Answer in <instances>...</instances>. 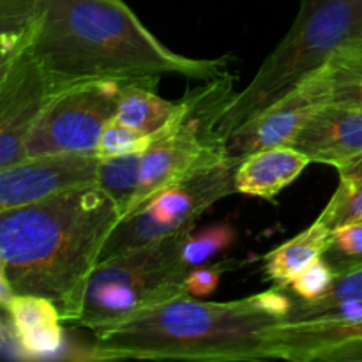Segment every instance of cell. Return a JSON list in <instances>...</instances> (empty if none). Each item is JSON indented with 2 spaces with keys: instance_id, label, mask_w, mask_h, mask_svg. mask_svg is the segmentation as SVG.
<instances>
[{
  "instance_id": "6da1fadb",
  "label": "cell",
  "mask_w": 362,
  "mask_h": 362,
  "mask_svg": "<svg viewBox=\"0 0 362 362\" xmlns=\"http://www.w3.org/2000/svg\"><path fill=\"white\" fill-rule=\"evenodd\" d=\"M120 219L99 184L0 211L2 304L16 293L46 297L64 324H76L88 279Z\"/></svg>"
},
{
  "instance_id": "7a4b0ae2",
  "label": "cell",
  "mask_w": 362,
  "mask_h": 362,
  "mask_svg": "<svg viewBox=\"0 0 362 362\" xmlns=\"http://www.w3.org/2000/svg\"><path fill=\"white\" fill-rule=\"evenodd\" d=\"M32 53L60 92L74 85L214 80L226 59H193L163 45L122 0H39Z\"/></svg>"
},
{
  "instance_id": "3957f363",
  "label": "cell",
  "mask_w": 362,
  "mask_h": 362,
  "mask_svg": "<svg viewBox=\"0 0 362 362\" xmlns=\"http://www.w3.org/2000/svg\"><path fill=\"white\" fill-rule=\"evenodd\" d=\"M292 306L293 300L276 286L228 303L180 296L95 329L90 359H269V332L288 317Z\"/></svg>"
},
{
  "instance_id": "277c9868",
  "label": "cell",
  "mask_w": 362,
  "mask_h": 362,
  "mask_svg": "<svg viewBox=\"0 0 362 362\" xmlns=\"http://www.w3.org/2000/svg\"><path fill=\"white\" fill-rule=\"evenodd\" d=\"M362 35V0H303L296 21L250 83L225 105L216 136L225 141L251 119L296 90L349 39Z\"/></svg>"
},
{
  "instance_id": "5b68a950",
  "label": "cell",
  "mask_w": 362,
  "mask_h": 362,
  "mask_svg": "<svg viewBox=\"0 0 362 362\" xmlns=\"http://www.w3.org/2000/svg\"><path fill=\"white\" fill-rule=\"evenodd\" d=\"M193 226L101 262L85 290L78 327L95 331L148 306L189 296L184 246Z\"/></svg>"
},
{
  "instance_id": "8992f818",
  "label": "cell",
  "mask_w": 362,
  "mask_h": 362,
  "mask_svg": "<svg viewBox=\"0 0 362 362\" xmlns=\"http://www.w3.org/2000/svg\"><path fill=\"white\" fill-rule=\"evenodd\" d=\"M235 159H223L158 191L119 221L101 251V262L193 226L205 211L235 193Z\"/></svg>"
},
{
  "instance_id": "52a82bcc",
  "label": "cell",
  "mask_w": 362,
  "mask_h": 362,
  "mask_svg": "<svg viewBox=\"0 0 362 362\" xmlns=\"http://www.w3.org/2000/svg\"><path fill=\"white\" fill-rule=\"evenodd\" d=\"M122 83L101 81L66 88L42 112L25 141V158L98 154L101 134L115 119Z\"/></svg>"
},
{
  "instance_id": "ba28073f",
  "label": "cell",
  "mask_w": 362,
  "mask_h": 362,
  "mask_svg": "<svg viewBox=\"0 0 362 362\" xmlns=\"http://www.w3.org/2000/svg\"><path fill=\"white\" fill-rule=\"evenodd\" d=\"M57 94L32 48L0 64V168L25 158V141Z\"/></svg>"
},
{
  "instance_id": "9c48e42d",
  "label": "cell",
  "mask_w": 362,
  "mask_h": 362,
  "mask_svg": "<svg viewBox=\"0 0 362 362\" xmlns=\"http://www.w3.org/2000/svg\"><path fill=\"white\" fill-rule=\"evenodd\" d=\"M98 154H48L23 158L0 168V211L23 207L55 194L98 184Z\"/></svg>"
},
{
  "instance_id": "30bf717a",
  "label": "cell",
  "mask_w": 362,
  "mask_h": 362,
  "mask_svg": "<svg viewBox=\"0 0 362 362\" xmlns=\"http://www.w3.org/2000/svg\"><path fill=\"white\" fill-rule=\"evenodd\" d=\"M327 103H331V95L322 67L318 73L303 81L296 90L276 101L251 119L246 126L235 131L225 141V152L228 158L240 161L246 156L264 148L290 145L310 117Z\"/></svg>"
},
{
  "instance_id": "8fae6325",
  "label": "cell",
  "mask_w": 362,
  "mask_h": 362,
  "mask_svg": "<svg viewBox=\"0 0 362 362\" xmlns=\"http://www.w3.org/2000/svg\"><path fill=\"white\" fill-rule=\"evenodd\" d=\"M292 147L311 163L338 166L362 154V106L327 103L310 117Z\"/></svg>"
},
{
  "instance_id": "7c38bea8",
  "label": "cell",
  "mask_w": 362,
  "mask_h": 362,
  "mask_svg": "<svg viewBox=\"0 0 362 362\" xmlns=\"http://www.w3.org/2000/svg\"><path fill=\"white\" fill-rule=\"evenodd\" d=\"M311 159L292 145L264 148L240 159L235 166V193L272 202L308 168Z\"/></svg>"
},
{
  "instance_id": "4fadbf2b",
  "label": "cell",
  "mask_w": 362,
  "mask_h": 362,
  "mask_svg": "<svg viewBox=\"0 0 362 362\" xmlns=\"http://www.w3.org/2000/svg\"><path fill=\"white\" fill-rule=\"evenodd\" d=\"M28 359L57 356L64 343L62 315L57 304L46 297L16 293L2 304Z\"/></svg>"
},
{
  "instance_id": "5bb4252c",
  "label": "cell",
  "mask_w": 362,
  "mask_h": 362,
  "mask_svg": "<svg viewBox=\"0 0 362 362\" xmlns=\"http://www.w3.org/2000/svg\"><path fill=\"white\" fill-rule=\"evenodd\" d=\"M332 230L315 221L265 257V274L276 288H288L293 279L313 262L320 260L332 240Z\"/></svg>"
},
{
  "instance_id": "9a60e30c",
  "label": "cell",
  "mask_w": 362,
  "mask_h": 362,
  "mask_svg": "<svg viewBox=\"0 0 362 362\" xmlns=\"http://www.w3.org/2000/svg\"><path fill=\"white\" fill-rule=\"evenodd\" d=\"M158 81L122 83L115 119L131 129L154 138L179 113L180 101H166L156 90Z\"/></svg>"
},
{
  "instance_id": "2e32d148",
  "label": "cell",
  "mask_w": 362,
  "mask_h": 362,
  "mask_svg": "<svg viewBox=\"0 0 362 362\" xmlns=\"http://www.w3.org/2000/svg\"><path fill=\"white\" fill-rule=\"evenodd\" d=\"M318 317L362 318V267L336 274L331 288L313 300L293 303L285 320H306Z\"/></svg>"
},
{
  "instance_id": "e0dca14e",
  "label": "cell",
  "mask_w": 362,
  "mask_h": 362,
  "mask_svg": "<svg viewBox=\"0 0 362 362\" xmlns=\"http://www.w3.org/2000/svg\"><path fill=\"white\" fill-rule=\"evenodd\" d=\"M331 103L362 106V35L343 42L324 66Z\"/></svg>"
},
{
  "instance_id": "ac0fdd59",
  "label": "cell",
  "mask_w": 362,
  "mask_h": 362,
  "mask_svg": "<svg viewBox=\"0 0 362 362\" xmlns=\"http://www.w3.org/2000/svg\"><path fill=\"white\" fill-rule=\"evenodd\" d=\"M339 184L329 204L318 216V221L329 230L343 228L362 221V154L336 166Z\"/></svg>"
},
{
  "instance_id": "d6986e66",
  "label": "cell",
  "mask_w": 362,
  "mask_h": 362,
  "mask_svg": "<svg viewBox=\"0 0 362 362\" xmlns=\"http://www.w3.org/2000/svg\"><path fill=\"white\" fill-rule=\"evenodd\" d=\"M39 20V0H0V64L27 52Z\"/></svg>"
},
{
  "instance_id": "ffe728a7",
  "label": "cell",
  "mask_w": 362,
  "mask_h": 362,
  "mask_svg": "<svg viewBox=\"0 0 362 362\" xmlns=\"http://www.w3.org/2000/svg\"><path fill=\"white\" fill-rule=\"evenodd\" d=\"M141 156L144 152L115 158H101L98 184L122 212V218L131 211L140 187Z\"/></svg>"
},
{
  "instance_id": "44dd1931",
  "label": "cell",
  "mask_w": 362,
  "mask_h": 362,
  "mask_svg": "<svg viewBox=\"0 0 362 362\" xmlns=\"http://www.w3.org/2000/svg\"><path fill=\"white\" fill-rule=\"evenodd\" d=\"M322 258L334 269L336 274L362 267V221L336 230Z\"/></svg>"
},
{
  "instance_id": "7402d4cb",
  "label": "cell",
  "mask_w": 362,
  "mask_h": 362,
  "mask_svg": "<svg viewBox=\"0 0 362 362\" xmlns=\"http://www.w3.org/2000/svg\"><path fill=\"white\" fill-rule=\"evenodd\" d=\"M151 144L152 136L138 133L126 124L113 119L103 131L98 145V156L99 158H115V156L136 154V152L147 151Z\"/></svg>"
},
{
  "instance_id": "603a6c76",
  "label": "cell",
  "mask_w": 362,
  "mask_h": 362,
  "mask_svg": "<svg viewBox=\"0 0 362 362\" xmlns=\"http://www.w3.org/2000/svg\"><path fill=\"white\" fill-rule=\"evenodd\" d=\"M233 239V230L228 225L212 226L204 232H191L184 246V260L191 269L205 265L212 257L225 250Z\"/></svg>"
},
{
  "instance_id": "cb8c5ba5",
  "label": "cell",
  "mask_w": 362,
  "mask_h": 362,
  "mask_svg": "<svg viewBox=\"0 0 362 362\" xmlns=\"http://www.w3.org/2000/svg\"><path fill=\"white\" fill-rule=\"evenodd\" d=\"M336 279V272L324 258L313 262L292 281L290 288L299 299L313 300L324 296Z\"/></svg>"
},
{
  "instance_id": "d4e9b609",
  "label": "cell",
  "mask_w": 362,
  "mask_h": 362,
  "mask_svg": "<svg viewBox=\"0 0 362 362\" xmlns=\"http://www.w3.org/2000/svg\"><path fill=\"white\" fill-rule=\"evenodd\" d=\"M225 265H214V267H207V265H200V267L191 269V272L187 274L186 286L189 296L193 297H202L209 296V293L214 292L219 285V278L225 272Z\"/></svg>"
},
{
  "instance_id": "484cf974",
  "label": "cell",
  "mask_w": 362,
  "mask_h": 362,
  "mask_svg": "<svg viewBox=\"0 0 362 362\" xmlns=\"http://www.w3.org/2000/svg\"><path fill=\"white\" fill-rule=\"evenodd\" d=\"M2 354L6 359H28V354L25 352L6 311H2Z\"/></svg>"
}]
</instances>
